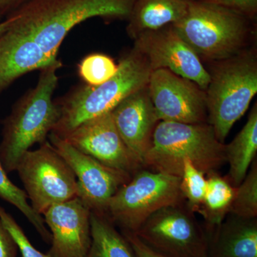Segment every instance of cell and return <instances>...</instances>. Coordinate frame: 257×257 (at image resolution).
Instances as JSON below:
<instances>
[{"label": "cell", "instance_id": "33", "mask_svg": "<svg viewBox=\"0 0 257 257\" xmlns=\"http://www.w3.org/2000/svg\"><path fill=\"white\" fill-rule=\"evenodd\" d=\"M0 20H1V19H0Z\"/></svg>", "mask_w": 257, "mask_h": 257}, {"label": "cell", "instance_id": "12", "mask_svg": "<svg viewBox=\"0 0 257 257\" xmlns=\"http://www.w3.org/2000/svg\"><path fill=\"white\" fill-rule=\"evenodd\" d=\"M134 48L145 57L152 71L167 69L207 90L210 74L204 68L199 56L179 36L172 25L142 33L135 38Z\"/></svg>", "mask_w": 257, "mask_h": 257}, {"label": "cell", "instance_id": "19", "mask_svg": "<svg viewBox=\"0 0 257 257\" xmlns=\"http://www.w3.org/2000/svg\"><path fill=\"white\" fill-rule=\"evenodd\" d=\"M256 152L257 107L255 104L241 131L229 145H225L226 162L229 165L226 179L235 188L247 175Z\"/></svg>", "mask_w": 257, "mask_h": 257}, {"label": "cell", "instance_id": "31", "mask_svg": "<svg viewBox=\"0 0 257 257\" xmlns=\"http://www.w3.org/2000/svg\"><path fill=\"white\" fill-rule=\"evenodd\" d=\"M13 22H14V18L11 15H9L5 21L0 22V35L10 30Z\"/></svg>", "mask_w": 257, "mask_h": 257}, {"label": "cell", "instance_id": "7", "mask_svg": "<svg viewBox=\"0 0 257 257\" xmlns=\"http://www.w3.org/2000/svg\"><path fill=\"white\" fill-rule=\"evenodd\" d=\"M184 203L180 177L144 168L111 198L104 214L121 231L135 233L157 211Z\"/></svg>", "mask_w": 257, "mask_h": 257}, {"label": "cell", "instance_id": "29", "mask_svg": "<svg viewBox=\"0 0 257 257\" xmlns=\"http://www.w3.org/2000/svg\"><path fill=\"white\" fill-rule=\"evenodd\" d=\"M18 247L0 220V257L18 256Z\"/></svg>", "mask_w": 257, "mask_h": 257}, {"label": "cell", "instance_id": "11", "mask_svg": "<svg viewBox=\"0 0 257 257\" xmlns=\"http://www.w3.org/2000/svg\"><path fill=\"white\" fill-rule=\"evenodd\" d=\"M48 138L73 171L78 185V197L91 211L104 214L111 198L133 177L103 165L55 134L51 133Z\"/></svg>", "mask_w": 257, "mask_h": 257}, {"label": "cell", "instance_id": "9", "mask_svg": "<svg viewBox=\"0 0 257 257\" xmlns=\"http://www.w3.org/2000/svg\"><path fill=\"white\" fill-rule=\"evenodd\" d=\"M187 203L162 208L152 214L137 236L157 252L168 257H202L207 251L208 236Z\"/></svg>", "mask_w": 257, "mask_h": 257}, {"label": "cell", "instance_id": "5", "mask_svg": "<svg viewBox=\"0 0 257 257\" xmlns=\"http://www.w3.org/2000/svg\"><path fill=\"white\" fill-rule=\"evenodd\" d=\"M247 20L234 10L189 0L184 18L172 26L198 56L224 60L236 55L243 45L248 31Z\"/></svg>", "mask_w": 257, "mask_h": 257}, {"label": "cell", "instance_id": "21", "mask_svg": "<svg viewBox=\"0 0 257 257\" xmlns=\"http://www.w3.org/2000/svg\"><path fill=\"white\" fill-rule=\"evenodd\" d=\"M92 242L87 257H135L124 235L103 213L91 211Z\"/></svg>", "mask_w": 257, "mask_h": 257}, {"label": "cell", "instance_id": "4", "mask_svg": "<svg viewBox=\"0 0 257 257\" xmlns=\"http://www.w3.org/2000/svg\"><path fill=\"white\" fill-rule=\"evenodd\" d=\"M152 69L145 57L134 48L118 64L116 73L97 86H77L55 101L61 116L52 133L61 138L84 121L109 112L123 99L147 87Z\"/></svg>", "mask_w": 257, "mask_h": 257}, {"label": "cell", "instance_id": "27", "mask_svg": "<svg viewBox=\"0 0 257 257\" xmlns=\"http://www.w3.org/2000/svg\"><path fill=\"white\" fill-rule=\"evenodd\" d=\"M224 7L238 12L248 18L254 17L257 11V0H199Z\"/></svg>", "mask_w": 257, "mask_h": 257}, {"label": "cell", "instance_id": "3", "mask_svg": "<svg viewBox=\"0 0 257 257\" xmlns=\"http://www.w3.org/2000/svg\"><path fill=\"white\" fill-rule=\"evenodd\" d=\"M185 160L206 176L218 172L226 162L224 143L208 123L160 121L144 158V168L181 178Z\"/></svg>", "mask_w": 257, "mask_h": 257}, {"label": "cell", "instance_id": "25", "mask_svg": "<svg viewBox=\"0 0 257 257\" xmlns=\"http://www.w3.org/2000/svg\"><path fill=\"white\" fill-rule=\"evenodd\" d=\"M117 69L118 64L109 56L92 54L79 62L78 74L86 84L97 86L112 77Z\"/></svg>", "mask_w": 257, "mask_h": 257}, {"label": "cell", "instance_id": "13", "mask_svg": "<svg viewBox=\"0 0 257 257\" xmlns=\"http://www.w3.org/2000/svg\"><path fill=\"white\" fill-rule=\"evenodd\" d=\"M62 139L103 165L131 177L144 169L118 133L111 111L84 121Z\"/></svg>", "mask_w": 257, "mask_h": 257}, {"label": "cell", "instance_id": "17", "mask_svg": "<svg viewBox=\"0 0 257 257\" xmlns=\"http://www.w3.org/2000/svg\"><path fill=\"white\" fill-rule=\"evenodd\" d=\"M208 236L207 257H257V220L228 214Z\"/></svg>", "mask_w": 257, "mask_h": 257}, {"label": "cell", "instance_id": "23", "mask_svg": "<svg viewBox=\"0 0 257 257\" xmlns=\"http://www.w3.org/2000/svg\"><path fill=\"white\" fill-rule=\"evenodd\" d=\"M229 214L254 219L257 216V162L253 161L243 182L236 187Z\"/></svg>", "mask_w": 257, "mask_h": 257}, {"label": "cell", "instance_id": "15", "mask_svg": "<svg viewBox=\"0 0 257 257\" xmlns=\"http://www.w3.org/2000/svg\"><path fill=\"white\" fill-rule=\"evenodd\" d=\"M111 112L123 141L143 165L154 131L160 121L147 86L125 98Z\"/></svg>", "mask_w": 257, "mask_h": 257}, {"label": "cell", "instance_id": "14", "mask_svg": "<svg viewBox=\"0 0 257 257\" xmlns=\"http://www.w3.org/2000/svg\"><path fill=\"white\" fill-rule=\"evenodd\" d=\"M91 209L79 197L54 204L42 214L52 235V257H87L91 242Z\"/></svg>", "mask_w": 257, "mask_h": 257}, {"label": "cell", "instance_id": "26", "mask_svg": "<svg viewBox=\"0 0 257 257\" xmlns=\"http://www.w3.org/2000/svg\"><path fill=\"white\" fill-rule=\"evenodd\" d=\"M0 220L15 240L18 250L23 257H52L48 253H42L37 250L30 242L21 226L13 216L0 205Z\"/></svg>", "mask_w": 257, "mask_h": 257}, {"label": "cell", "instance_id": "22", "mask_svg": "<svg viewBox=\"0 0 257 257\" xmlns=\"http://www.w3.org/2000/svg\"><path fill=\"white\" fill-rule=\"evenodd\" d=\"M0 198L10 203L19 209L30 224L35 227L45 242L50 244L52 235L48 229L43 216L34 210L28 202V197L25 191L16 185L8 177V173L0 162Z\"/></svg>", "mask_w": 257, "mask_h": 257}, {"label": "cell", "instance_id": "16", "mask_svg": "<svg viewBox=\"0 0 257 257\" xmlns=\"http://www.w3.org/2000/svg\"><path fill=\"white\" fill-rule=\"evenodd\" d=\"M51 65L62 64L47 56L31 37L12 28L0 35V95L25 74Z\"/></svg>", "mask_w": 257, "mask_h": 257}, {"label": "cell", "instance_id": "18", "mask_svg": "<svg viewBox=\"0 0 257 257\" xmlns=\"http://www.w3.org/2000/svg\"><path fill=\"white\" fill-rule=\"evenodd\" d=\"M189 0H136L128 20V35L136 38L177 23L187 13Z\"/></svg>", "mask_w": 257, "mask_h": 257}, {"label": "cell", "instance_id": "28", "mask_svg": "<svg viewBox=\"0 0 257 257\" xmlns=\"http://www.w3.org/2000/svg\"><path fill=\"white\" fill-rule=\"evenodd\" d=\"M121 233L130 243L135 257H168L149 247L135 233L126 231Z\"/></svg>", "mask_w": 257, "mask_h": 257}, {"label": "cell", "instance_id": "1", "mask_svg": "<svg viewBox=\"0 0 257 257\" xmlns=\"http://www.w3.org/2000/svg\"><path fill=\"white\" fill-rule=\"evenodd\" d=\"M136 0H29L12 16L11 28L31 37L43 52L58 59L70 30L93 18L128 19Z\"/></svg>", "mask_w": 257, "mask_h": 257}, {"label": "cell", "instance_id": "30", "mask_svg": "<svg viewBox=\"0 0 257 257\" xmlns=\"http://www.w3.org/2000/svg\"><path fill=\"white\" fill-rule=\"evenodd\" d=\"M29 0H0V19L5 15L9 16Z\"/></svg>", "mask_w": 257, "mask_h": 257}, {"label": "cell", "instance_id": "20", "mask_svg": "<svg viewBox=\"0 0 257 257\" xmlns=\"http://www.w3.org/2000/svg\"><path fill=\"white\" fill-rule=\"evenodd\" d=\"M206 177L207 191L198 213L204 218V229L209 236L229 214L236 188L229 183L226 177H221L217 172Z\"/></svg>", "mask_w": 257, "mask_h": 257}, {"label": "cell", "instance_id": "32", "mask_svg": "<svg viewBox=\"0 0 257 257\" xmlns=\"http://www.w3.org/2000/svg\"><path fill=\"white\" fill-rule=\"evenodd\" d=\"M202 257H207V253H206L205 254L203 255Z\"/></svg>", "mask_w": 257, "mask_h": 257}, {"label": "cell", "instance_id": "2", "mask_svg": "<svg viewBox=\"0 0 257 257\" xmlns=\"http://www.w3.org/2000/svg\"><path fill=\"white\" fill-rule=\"evenodd\" d=\"M62 65L40 69L37 85L13 106L3 121L0 162L7 173L16 172L20 159L35 144L45 143L60 120V106L53 100Z\"/></svg>", "mask_w": 257, "mask_h": 257}, {"label": "cell", "instance_id": "6", "mask_svg": "<svg viewBox=\"0 0 257 257\" xmlns=\"http://www.w3.org/2000/svg\"><path fill=\"white\" fill-rule=\"evenodd\" d=\"M206 92L208 124L224 143L235 123L245 114L257 92V64L249 55L224 60L210 74Z\"/></svg>", "mask_w": 257, "mask_h": 257}, {"label": "cell", "instance_id": "24", "mask_svg": "<svg viewBox=\"0 0 257 257\" xmlns=\"http://www.w3.org/2000/svg\"><path fill=\"white\" fill-rule=\"evenodd\" d=\"M207 187L206 175L189 160L184 161L181 189L187 205L194 212H198L205 196Z\"/></svg>", "mask_w": 257, "mask_h": 257}, {"label": "cell", "instance_id": "8", "mask_svg": "<svg viewBox=\"0 0 257 257\" xmlns=\"http://www.w3.org/2000/svg\"><path fill=\"white\" fill-rule=\"evenodd\" d=\"M16 172L32 207L40 215L54 204L78 197L73 171L49 141L27 152Z\"/></svg>", "mask_w": 257, "mask_h": 257}, {"label": "cell", "instance_id": "10", "mask_svg": "<svg viewBox=\"0 0 257 257\" xmlns=\"http://www.w3.org/2000/svg\"><path fill=\"white\" fill-rule=\"evenodd\" d=\"M147 88L160 121L207 123L206 92L196 83L160 69L152 71Z\"/></svg>", "mask_w": 257, "mask_h": 257}]
</instances>
